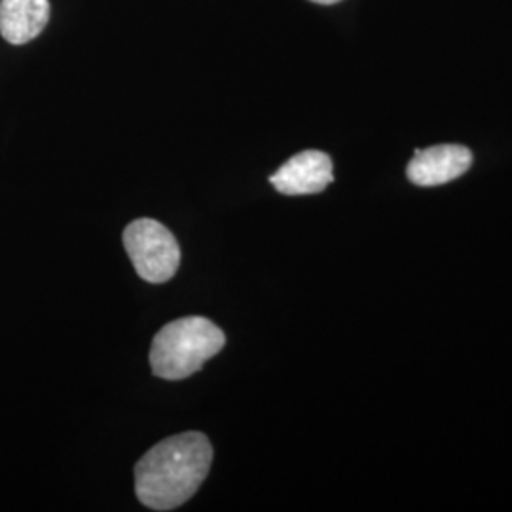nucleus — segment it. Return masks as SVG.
Returning a JSON list of instances; mask_svg holds the SVG:
<instances>
[{
	"label": "nucleus",
	"instance_id": "obj_1",
	"mask_svg": "<svg viewBox=\"0 0 512 512\" xmlns=\"http://www.w3.org/2000/svg\"><path fill=\"white\" fill-rule=\"evenodd\" d=\"M213 446L198 433L158 442L135 465V492L152 511H173L200 490L209 475Z\"/></svg>",
	"mask_w": 512,
	"mask_h": 512
},
{
	"label": "nucleus",
	"instance_id": "obj_2",
	"mask_svg": "<svg viewBox=\"0 0 512 512\" xmlns=\"http://www.w3.org/2000/svg\"><path fill=\"white\" fill-rule=\"evenodd\" d=\"M226 344L224 332L205 317H183L167 323L152 342V372L169 382H179L198 372Z\"/></svg>",
	"mask_w": 512,
	"mask_h": 512
},
{
	"label": "nucleus",
	"instance_id": "obj_3",
	"mask_svg": "<svg viewBox=\"0 0 512 512\" xmlns=\"http://www.w3.org/2000/svg\"><path fill=\"white\" fill-rule=\"evenodd\" d=\"M124 245L137 274L148 283H165L177 274L181 249L162 222L133 220L124 232Z\"/></svg>",
	"mask_w": 512,
	"mask_h": 512
},
{
	"label": "nucleus",
	"instance_id": "obj_4",
	"mask_svg": "<svg viewBox=\"0 0 512 512\" xmlns=\"http://www.w3.org/2000/svg\"><path fill=\"white\" fill-rule=\"evenodd\" d=\"M334 181L332 160L321 150H304L281 165L270 183L285 196L319 194Z\"/></svg>",
	"mask_w": 512,
	"mask_h": 512
},
{
	"label": "nucleus",
	"instance_id": "obj_5",
	"mask_svg": "<svg viewBox=\"0 0 512 512\" xmlns=\"http://www.w3.org/2000/svg\"><path fill=\"white\" fill-rule=\"evenodd\" d=\"M473 165V152L461 145H437L416 150L408 164V179L418 186H440L465 175Z\"/></svg>",
	"mask_w": 512,
	"mask_h": 512
},
{
	"label": "nucleus",
	"instance_id": "obj_6",
	"mask_svg": "<svg viewBox=\"0 0 512 512\" xmlns=\"http://www.w3.org/2000/svg\"><path fill=\"white\" fill-rule=\"evenodd\" d=\"M50 0H0V35L21 46L37 38L50 21Z\"/></svg>",
	"mask_w": 512,
	"mask_h": 512
},
{
	"label": "nucleus",
	"instance_id": "obj_7",
	"mask_svg": "<svg viewBox=\"0 0 512 512\" xmlns=\"http://www.w3.org/2000/svg\"><path fill=\"white\" fill-rule=\"evenodd\" d=\"M311 2H315V4H323V6H330V4H336V2H340V0H311Z\"/></svg>",
	"mask_w": 512,
	"mask_h": 512
}]
</instances>
